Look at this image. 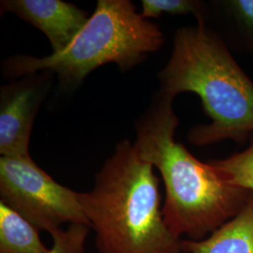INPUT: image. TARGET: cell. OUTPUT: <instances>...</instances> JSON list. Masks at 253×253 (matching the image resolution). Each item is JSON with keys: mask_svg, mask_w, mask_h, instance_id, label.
Here are the masks:
<instances>
[{"mask_svg": "<svg viewBox=\"0 0 253 253\" xmlns=\"http://www.w3.org/2000/svg\"><path fill=\"white\" fill-rule=\"evenodd\" d=\"M2 12H10L40 29L49 40L53 53L68 48L89 20V15L61 0H2Z\"/></svg>", "mask_w": 253, "mask_h": 253, "instance_id": "obj_7", "label": "cell"}, {"mask_svg": "<svg viewBox=\"0 0 253 253\" xmlns=\"http://www.w3.org/2000/svg\"><path fill=\"white\" fill-rule=\"evenodd\" d=\"M37 229L17 212L0 203V253H48Z\"/></svg>", "mask_w": 253, "mask_h": 253, "instance_id": "obj_10", "label": "cell"}, {"mask_svg": "<svg viewBox=\"0 0 253 253\" xmlns=\"http://www.w3.org/2000/svg\"><path fill=\"white\" fill-rule=\"evenodd\" d=\"M164 13L170 15L192 14L197 22L208 23L209 3L201 0H143L141 14L145 19L159 18Z\"/></svg>", "mask_w": 253, "mask_h": 253, "instance_id": "obj_12", "label": "cell"}, {"mask_svg": "<svg viewBox=\"0 0 253 253\" xmlns=\"http://www.w3.org/2000/svg\"><path fill=\"white\" fill-rule=\"evenodd\" d=\"M90 228L84 224L69 225L52 236L53 245L48 253H85V241Z\"/></svg>", "mask_w": 253, "mask_h": 253, "instance_id": "obj_13", "label": "cell"}, {"mask_svg": "<svg viewBox=\"0 0 253 253\" xmlns=\"http://www.w3.org/2000/svg\"><path fill=\"white\" fill-rule=\"evenodd\" d=\"M0 203L51 235L64 224L89 226L79 192L54 181L30 155L0 158Z\"/></svg>", "mask_w": 253, "mask_h": 253, "instance_id": "obj_5", "label": "cell"}, {"mask_svg": "<svg viewBox=\"0 0 253 253\" xmlns=\"http://www.w3.org/2000/svg\"><path fill=\"white\" fill-rule=\"evenodd\" d=\"M158 79L159 90L172 98L184 92L199 96L211 121L190 129V144L249 142L253 132V81L207 23L197 22L176 30L172 54Z\"/></svg>", "mask_w": 253, "mask_h": 253, "instance_id": "obj_2", "label": "cell"}, {"mask_svg": "<svg viewBox=\"0 0 253 253\" xmlns=\"http://www.w3.org/2000/svg\"><path fill=\"white\" fill-rule=\"evenodd\" d=\"M164 43L160 27L137 12L128 0H99L86 25L68 48L47 56L14 55L2 64V73L13 80L51 71L63 86H74L91 72L115 63L127 71L142 63Z\"/></svg>", "mask_w": 253, "mask_h": 253, "instance_id": "obj_4", "label": "cell"}, {"mask_svg": "<svg viewBox=\"0 0 253 253\" xmlns=\"http://www.w3.org/2000/svg\"><path fill=\"white\" fill-rule=\"evenodd\" d=\"M209 22L231 52L253 60V0H216L208 2Z\"/></svg>", "mask_w": 253, "mask_h": 253, "instance_id": "obj_8", "label": "cell"}, {"mask_svg": "<svg viewBox=\"0 0 253 253\" xmlns=\"http://www.w3.org/2000/svg\"><path fill=\"white\" fill-rule=\"evenodd\" d=\"M184 253H253V191L241 210L208 237L182 240Z\"/></svg>", "mask_w": 253, "mask_h": 253, "instance_id": "obj_9", "label": "cell"}, {"mask_svg": "<svg viewBox=\"0 0 253 253\" xmlns=\"http://www.w3.org/2000/svg\"><path fill=\"white\" fill-rule=\"evenodd\" d=\"M154 169L123 140L96 173L92 190L79 192L98 253H183V239L164 221Z\"/></svg>", "mask_w": 253, "mask_h": 253, "instance_id": "obj_3", "label": "cell"}, {"mask_svg": "<svg viewBox=\"0 0 253 253\" xmlns=\"http://www.w3.org/2000/svg\"><path fill=\"white\" fill-rule=\"evenodd\" d=\"M209 163L235 187L253 191V132L249 138V146L242 152Z\"/></svg>", "mask_w": 253, "mask_h": 253, "instance_id": "obj_11", "label": "cell"}, {"mask_svg": "<svg viewBox=\"0 0 253 253\" xmlns=\"http://www.w3.org/2000/svg\"><path fill=\"white\" fill-rule=\"evenodd\" d=\"M174 98L158 90L136 121L134 146L162 176L164 221L172 235L202 240L243 208L251 191L235 187L211 163L196 159L174 139L179 124Z\"/></svg>", "mask_w": 253, "mask_h": 253, "instance_id": "obj_1", "label": "cell"}, {"mask_svg": "<svg viewBox=\"0 0 253 253\" xmlns=\"http://www.w3.org/2000/svg\"><path fill=\"white\" fill-rule=\"evenodd\" d=\"M54 75L51 71H42L1 86V157L29 155L28 145L37 113L52 86Z\"/></svg>", "mask_w": 253, "mask_h": 253, "instance_id": "obj_6", "label": "cell"}]
</instances>
